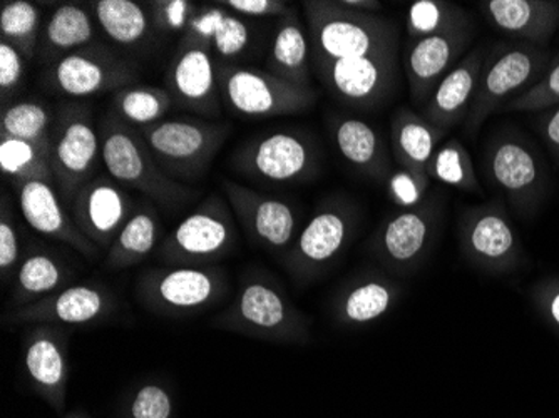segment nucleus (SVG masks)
Here are the masks:
<instances>
[{
	"mask_svg": "<svg viewBox=\"0 0 559 418\" xmlns=\"http://www.w3.org/2000/svg\"><path fill=\"white\" fill-rule=\"evenodd\" d=\"M301 5L313 69L326 93L354 109L388 103L397 86L394 22L342 8L338 0H307Z\"/></svg>",
	"mask_w": 559,
	"mask_h": 418,
	"instance_id": "nucleus-1",
	"label": "nucleus"
},
{
	"mask_svg": "<svg viewBox=\"0 0 559 418\" xmlns=\"http://www.w3.org/2000/svg\"><path fill=\"white\" fill-rule=\"evenodd\" d=\"M212 329L275 344H305L310 336L309 320L260 272L243 275L234 301L212 320Z\"/></svg>",
	"mask_w": 559,
	"mask_h": 418,
	"instance_id": "nucleus-2",
	"label": "nucleus"
},
{
	"mask_svg": "<svg viewBox=\"0 0 559 418\" xmlns=\"http://www.w3.org/2000/svg\"><path fill=\"white\" fill-rule=\"evenodd\" d=\"M100 159L109 176L122 187L133 188L153 203L176 207L194 196V190L169 178L147 150L138 129L108 112L99 126Z\"/></svg>",
	"mask_w": 559,
	"mask_h": 418,
	"instance_id": "nucleus-3",
	"label": "nucleus"
},
{
	"mask_svg": "<svg viewBox=\"0 0 559 418\" xmlns=\"http://www.w3.org/2000/svg\"><path fill=\"white\" fill-rule=\"evenodd\" d=\"M159 168L175 181H200L230 134V126L205 119H163L138 129Z\"/></svg>",
	"mask_w": 559,
	"mask_h": 418,
	"instance_id": "nucleus-4",
	"label": "nucleus"
},
{
	"mask_svg": "<svg viewBox=\"0 0 559 418\" xmlns=\"http://www.w3.org/2000/svg\"><path fill=\"white\" fill-rule=\"evenodd\" d=\"M237 238L230 204L213 194L166 235L156 260L163 266H213L234 253Z\"/></svg>",
	"mask_w": 559,
	"mask_h": 418,
	"instance_id": "nucleus-5",
	"label": "nucleus"
},
{
	"mask_svg": "<svg viewBox=\"0 0 559 418\" xmlns=\"http://www.w3.org/2000/svg\"><path fill=\"white\" fill-rule=\"evenodd\" d=\"M228 291L219 266H159L138 276L140 303L159 317L197 315L218 303Z\"/></svg>",
	"mask_w": 559,
	"mask_h": 418,
	"instance_id": "nucleus-6",
	"label": "nucleus"
},
{
	"mask_svg": "<svg viewBox=\"0 0 559 418\" xmlns=\"http://www.w3.org/2000/svg\"><path fill=\"white\" fill-rule=\"evenodd\" d=\"M549 55L543 47L520 43L499 46L488 55L466 118L467 134L474 136L483 122L514 97L542 80Z\"/></svg>",
	"mask_w": 559,
	"mask_h": 418,
	"instance_id": "nucleus-7",
	"label": "nucleus"
},
{
	"mask_svg": "<svg viewBox=\"0 0 559 418\" xmlns=\"http://www.w3.org/2000/svg\"><path fill=\"white\" fill-rule=\"evenodd\" d=\"M234 168L247 178L272 184L312 181L320 169L316 141L300 129L259 134L235 151Z\"/></svg>",
	"mask_w": 559,
	"mask_h": 418,
	"instance_id": "nucleus-8",
	"label": "nucleus"
},
{
	"mask_svg": "<svg viewBox=\"0 0 559 418\" xmlns=\"http://www.w3.org/2000/svg\"><path fill=\"white\" fill-rule=\"evenodd\" d=\"M222 103L243 118H278L309 111L317 103L312 86L301 87L280 80L269 71L218 64Z\"/></svg>",
	"mask_w": 559,
	"mask_h": 418,
	"instance_id": "nucleus-9",
	"label": "nucleus"
},
{
	"mask_svg": "<svg viewBox=\"0 0 559 418\" xmlns=\"http://www.w3.org/2000/svg\"><path fill=\"white\" fill-rule=\"evenodd\" d=\"M99 158V131L90 106L64 104L56 112L50 136V165L56 187L66 200L72 203L75 193L93 178Z\"/></svg>",
	"mask_w": 559,
	"mask_h": 418,
	"instance_id": "nucleus-10",
	"label": "nucleus"
},
{
	"mask_svg": "<svg viewBox=\"0 0 559 418\" xmlns=\"http://www.w3.org/2000/svg\"><path fill=\"white\" fill-rule=\"evenodd\" d=\"M357 223L354 204L330 198L298 232L287 253V268L298 282H309L332 265L347 247Z\"/></svg>",
	"mask_w": 559,
	"mask_h": 418,
	"instance_id": "nucleus-11",
	"label": "nucleus"
},
{
	"mask_svg": "<svg viewBox=\"0 0 559 418\" xmlns=\"http://www.w3.org/2000/svg\"><path fill=\"white\" fill-rule=\"evenodd\" d=\"M119 301L108 285L96 282L71 283L56 294L4 313L9 326L55 325L96 326L118 313Z\"/></svg>",
	"mask_w": 559,
	"mask_h": 418,
	"instance_id": "nucleus-12",
	"label": "nucleus"
},
{
	"mask_svg": "<svg viewBox=\"0 0 559 418\" xmlns=\"http://www.w3.org/2000/svg\"><path fill=\"white\" fill-rule=\"evenodd\" d=\"M43 81L61 96L84 99L131 86L138 81V71L108 47L91 44L47 65Z\"/></svg>",
	"mask_w": 559,
	"mask_h": 418,
	"instance_id": "nucleus-13",
	"label": "nucleus"
},
{
	"mask_svg": "<svg viewBox=\"0 0 559 418\" xmlns=\"http://www.w3.org/2000/svg\"><path fill=\"white\" fill-rule=\"evenodd\" d=\"M69 338L71 330L55 325H29L22 336L25 379L59 417L68 404Z\"/></svg>",
	"mask_w": 559,
	"mask_h": 418,
	"instance_id": "nucleus-14",
	"label": "nucleus"
},
{
	"mask_svg": "<svg viewBox=\"0 0 559 418\" xmlns=\"http://www.w3.org/2000/svg\"><path fill=\"white\" fill-rule=\"evenodd\" d=\"M166 91L181 108L206 118L222 112L218 64L203 40L187 33L181 37L175 58L166 74Z\"/></svg>",
	"mask_w": 559,
	"mask_h": 418,
	"instance_id": "nucleus-15",
	"label": "nucleus"
},
{
	"mask_svg": "<svg viewBox=\"0 0 559 418\" xmlns=\"http://www.w3.org/2000/svg\"><path fill=\"white\" fill-rule=\"evenodd\" d=\"M223 191L241 228L253 243L272 253H288L298 237V219L287 201L226 179Z\"/></svg>",
	"mask_w": 559,
	"mask_h": 418,
	"instance_id": "nucleus-16",
	"label": "nucleus"
},
{
	"mask_svg": "<svg viewBox=\"0 0 559 418\" xmlns=\"http://www.w3.org/2000/svg\"><path fill=\"white\" fill-rule=\"evenodd\" d=\"M134 210L133 201L118 182L105 176L91 178L71 203L72 219L100 253L111 248Z\"/></svg>",
	"mask_w": 559,
	"mask_h": 418,
	"instance_id": "nucleus-17",
	"label": "nucleus"
},
{
	"mask_svg": "<svg viewBox=\"0 0 559 418\" xmlns=\"http://www.w3.org/2000/svg\"><path fill=\"white\" fill-rule=\"evenodd\" d=\"M486 168L496 188L518 210L538 206L545 194L546 176L535 151L518 138L492 141L486 154Z\"/></svg>",
	"mask_w": 559,
	"mask_h": 418,
	"instance_id": "nucleus-18",
	"label": "nucleus"
},
{
	"mask_svg": "<svg viewBox=\"0 0 559 418\" xmlns=\"http://www.w3.org/2000/svg\"><path fill=\"white\" fill-rule=\"evenodd\" d=\"M17 191L19 207L25 223L43 237L64 243L86 260H97L100 250L91 243L83 231L78 228L72 216L66 212L55 182L31 179V181L14 182Z\"/></svg>",
	"mask_w": 559,
	"mask_h": 418,
	"instance_id": "nucleus-19",
	"label": "nucleus"
},
{
	"mask_svg": "<svg viewBox=\"0 0 559 418\" xmlns=\"http://www.w3.org/2000/svg\"><path fill=\"white\" fill-rule=\"evenodd\" d=\"M467 39L466 25L409 43L405 49L404 69L416 106L424 108L444 75L460 62Z\"/></svg>",
	"mask_w": 559,
	"mask_h": 418,
	"instance_id": "nucleus-20",
	"label": "nucleus"
},
{
	"mask_svg": "<svg viewBox=\"0 0 559 418\" xmlns=\"http://www.w3.org/2000/svg\"><path fill=\"white\" fill-rule=\"evenodd\" d=\"M486 58L485 47H476L464 56L438 84L420 116L444 133L466 119Z\"/></svg>",
	"mask_w": 559,
	"mask_h": 418,
	"instance_id": "nucleus-21",
	"label": "nucleus"
},
{
	"mask_svg": "<svg viewBox=\"0 0 559 418\" xmlns=\"http://www.w3.org/2000/svg\"><path fill=\"white\" fill-rule=\"evenodd\" d=\"M480 12L504 36L545 47L559 27V2L551 0H483Z\"/></svg>",
	"mask_w": 559,
	"mask_h": 418,
	"instance_id": "nucleus-22",
	"label": "nucleus"
},
{
	"mask_svg": "<svg viewBox=\"0 0 559 418\" xmlns=\"http://www.w3.org/2000/svg\"><path fill=\"white\" fill-rule=\"evenodd\" d=\"M436 201H423L413 207H405L382 225L377 238L380 256L395 266L413 265L426 251L436 222Z\"/></svg>",
	"mask_w": 559,
	"mask_h": 418,
	"instance_id": "nucleus-23",
	"label": "nucleus"
},
{
	"mask_svg": "<svg viewBox=\"0 0 559 418\" xmlns=\"http://www.w3.org/2000/svg\"><path fill=\"white\" fill-rule=\"evenodd\" d=\"M75 272L58 251L31 244L11 283V310L36 303L64 286L71 285Z\"/></svg>",
	"mask_w": 559,
	"mask_h": 418,
	"instance_id": "nucleus-24",
	"label": "nucleus"
},
{
	"mask_svg": "<svg viewBox=\"0 0 559 418\" xmlns=\"http://www.w3.org/2000/svg\"><path fill=\"white\" fill-rule=\"evenodd\" d=\"M445 136L448 133L435 128L407 106H402L392 116V153L405 171L429 176L430 163Z\"/></svg>",
	"mask_w": 559,
	"mask_h": 418,
	"instance_id": "nucleus-25",
	"label": "nucleus"
},
{
	"mask_svg": "<svg viewBox=\"0 0 559 418\" xmlns=\"http://www.w3.org/2000/svg\"><path fill=\"white\" fill-rule=\"evenodd\" d=\"M461 238L471 254L486 263L504 261L516 248L513 228L498 201L480 204L464 213Z\"/></svg>",
	"mask_w": 559,
	"mask_h": 418,
	"instance_id": "nucleus-26",
	"label": "nucleus"
},
{
	"mask_svg": "<svg viewBox=\"0 0 559 418\" xmlns=\"http://www.w3.org/2000/svg\"><path fill=\"white\" fill-rule=\"evenodd\" d=\"M332 136L345 162L376 181H388L391 175L388 150L373 126L359 118L338 116L332 122Z\"/></svg>",
	"mask_w": 559,
	"mask_h": 418,
	"instance_id": "nucleus-27",
	"label": "nucleus"
},
{
	"mask_svg": "<svg viewBox=\"0 0 559 418\" xmlns=\"http://www.w3.org/2000/svg\"><path fill=\"white\" fill-rule=\"evenodd\" d=\"M96 37L94 17L80 4H62L44 24L37 59L44 65L55 64L75 50L91 46Z\"/></svg>",
	"mask_w": 559,
	"mask_h": 418,
	"instance_id": "nucleus-28",
	"label": "nucleus"
},
{
	"mask_svg": "<svg viewBox=\"0 0 559 418\" xmlns=\"http://www.w3.org/2000/svg\"><path fill=\"white\" fill-rule=\"evenodd\" d=\"M310 50L309 34L305 33L304 25L294 9L280 17L273 34L270 47L266 71L280 80L297 86H310Z\"/></svg>",
	"mask_w": 559,
	"mask_h": 418,
	"instance_id": "nucleus-29",
	"label": "nucleus"
},
{
	"mask_svg": "<svg viewBox=\"0 0 559 418\" xmlns=\"http://www.w3.org/2000/svg\"><path fill=\"white\" fill-rule=\"evenodd\" d=\"M162 238V222L151 204L134 210L131 218L119 231L111 248L106 251L105 266L109 272H121L140 265L153 251L158 250Z\"/></svg>",
	"mask_w": 559,
	"mask_h": 418,
	"instance_id": "nucleus-30",
	"label": "nucleus"
},
{
	"mask_svg": "<svg viewBox=\"0 0 559 418\" xmlns=\"http://www.w3.org/2000/svg\"><path fill=\"white\" fill-rule=\"evenodd\" d=\"M187 33L193 34L212 49L219 59H235L250 46V27L247 22L228 11L212 8L191 17Z\"/></svg>",
	"mask_w": 559,
	"mask_h": 418,
	"instance_id": "nucleus-31",
	"label": "nucleus"
},
{
	"mask_svg": "<svg viewBox=\"0 0 559 418\" xmlns=\"http://www.w3.org/2000/svg\"><path fill=\"white\" fill-rule=\"evenodd\" d=\"M394 300L395 291L391 283L379 278L360 279L342 291L335 315L342 325H367L384 317Z\"/></svg>",
	"mask_w": 559,
	"mask_h": 418,
	"instance_id": "nucleus-32",
	"label": "nucleus"
},
{
	"mask_svg": "<svg viewBox=\"0 0 559 418\" xmlns=\"http://www.w3.org/2000/svg\"><path fill=\"white\" fill-rule=\"evenodd\" d=\"M94 19L112 43L133 47L144 43L151 34L147 9L133 0H96L91 4Z\"/></svg>",
	"mask_w": 559,
	"mask_h": 418,
	"instance_id": "nucleus-33",
	"label": "nucleus"
},
{
	"mask_svg": "<svg viewBox=\"0 0 559 418\" xmlns=\"http://www.w3.org/2000/svg\"><path fill=\"white\" fill-rule=\"evenodd\" d=\"M173 104L166 87L131 84L112 94L109 112L131 128L144 129L163 121Z\"/></svg>",
	"mask_w": 559,
	"mask_h": 418,
	"instance_id": "nucleus-34",
	"label": "nucleus"
},
{
	"mask_svg": "<svg viewBox=\"0 0 559 418\" xmlns=\"http://www.w3.org/2000/svg\"><path fill=\"white\" fill-rule=\"evenodd\" d=\"M56 112L40 100H14L2 108L0 136L29 143L50 144Z\"/></svg>",
	"mask_w": 559,
	"mask_h": 418,
	"instance_id": "nucleus-35",
	"label": "nucleus"
},
{
	"mask_svg": "<svg viewBox=\"0 0 559 418\" xmlns=\"http://www.w3.org/2000/svg\"><path fill=\"white\" fill-rule=\"evenodd\" d=\"M40 33L43 19L36 4L27 0H4L0 4V40L15 47L25 61L36 58Z\"/></svg>",
	"mask_w": 559,
	"mask_h": 418,
	"instance_id": "nucleus-36",
	"label": "nucleus"
},
{
	"mask_svg": "<svg viewBox=\"0 0 559 418\" xmlns=\"http://www.w3.org/2000/svg\"><path fill=\"white\" fill-rule=\"evenodd\" d=\"M0 169L12 179V184L31 179L56 184L50 165V144L0 136Z\"/></svg>",
	"mask_w": 559,
	"mask_h": 418,
	"instance_id": "nucleus-37",
	"label": "nucleus"
},
{
	"mask_svg": "<svg viewBox=\"0 0 559 418\" xmlns=\"http://www.w3.org/2000/svg\"><path fill=\"white\" fill-rule=\"evenodd\" d=\"M429 176L430 179H438V181L463 191V193H483L479 179H477L476 171H474L469 151L455 138L445 140L438 147L435 158L430 163Z\"/></svg>",
	"mask_w": 559,
	"mask_h": 418,
	"instance_id": "nucleus-38",
	"label": "nucleus"
},
{
	"mask_svg": "<svg viewBox=\"0 0 559 418\" xmlns=\"http://www.w3.org/2000/svg\"><path fill=\"white\" fill-rule=\"evenodd\" d=\"M467 19L460 5L444 2V0H417L407 11L405 29L409 43L435 36L445 31L466 27Z\"/></svg>",
	"mask_w": 559,
	"mask_h": 418,
	"instance_id": "nucleus-39",
	"label": "nucleus"
},
{
	"mask_svg": "<svg viewBox=\"0 0 559 418\" xmlns=\"http://www.w3.org/2000/svg\"><path fill=\"white\" fill-rule=\"evenodd\" d=\"M118 418H176L175 395L158 380H147L124 395Z\"/></svg>",
	"mask_w": 559,
	"mask_h": 418,
	"instance_id": "nucleus-40",
	"label": "nucleus"
},
{
	"mask_svg": "<svg viewBox=\"0 0 559 418\" xmlns=\"http://www.w3.org/2000/svg\"><path fill=\"white\" fill-rule=\"evenodd\" d=\"M556 106H559V56L549 61L538 83L511 99L502 111L538 112Z\"/></svg>",
	"mask_w": 559,
	"mask_h": 418,
	"instance_id": "nucleus-41",
	"label": "nucleus"
},
{
	"mask_svg": "<svg viewBox=\"0 0 559 418\" xmlns=\"http://www.w3.org/2000/svg\"><path fill=\"white\" fill-rule=\"evenodd\" d=\"M27 248L22 244L21 232L11 206L2 201L0 207V276L5 286L11 285Z\"/></svg>",
	"mask_w": 559,
	"mask_h": 418,
	"instance_id": "nucleus-42",
	"label": "nucleus"
},
{
	"mask_svg": "<svg viewBox=\"0 0 559 418\" xmlns=\"http://www.w3.org/2000/svg\"><path fill=\"white\" fill-rule=\"evenodd\" d=\"M24 72V56L11 44L0 40V96H2V108L11 104V99H14L15 93L21 87Z\"/></svg>",
	"mask_w": 559,
	"mask_h": 418,
	"instance_id": "nucleus-43",
	"label": "nucleus"
},
{
	"mask_svg": "<svg viewBox=\"0 0 559 418\" xmlns=\"http://www.w3.org/2000/svg\"><path fill=\"white\" fill-rule=\"evenodd\" d=\"M151 22H155L158 25V29L163 33H173V31L187 29L190 24L191 2L187 0H159V2H150Z\"/></svg>",
	"mask_w": 559,
	"mask_h": 418,
	"instance_id": "nucleus-44",
	"label": "nucleus"
},
{
	"mask_svg": "<svg viewBox=\"0 0 559 418\" xmlns=\"http://www.w3.org/2000/svg\"><path fill=\"white\" fill-rule=\"evenodd\" d=\"M429 179V176L416 175L401 168V171L389 179V193L399 206H416L423 203V194L427 190Z\"/></svg>",
	"mask_w": 559,
	"mask_h": 418,
	"instance_id": "nucleus-45",
	"label": "nucleus"
},
{
	"mask_svg": "<svg viewBox=\"0 0 559 418\" xmlns=\"http://www.w3.org/2000/svg\"><path fill=\"white\" fill-rule=\"evenodd\" d=\"M225 9L243 17H284L290 5L282 0H226Z\"/></svg>",
	"mask_w": 559,
	"mask_h": 418,
	"instance_id": "nucleus-46",
	"label": "nucleus"
},
{
	"mask_svg": "<svg viewBox=\"0 0 559 418\" xmlns=\"http://www.w3.org/2000/svg\"><path fill=\"white\" fill-rule=\"evenodd\" d=\"M539 131H542L551 153L555 154L556 158H559V106L552 108L548 115L543 116Z\"/></svg>",
	"mask_w": 559,
	"mask_h": 418,
	"instance_id": "nucleus-47",
	"label": "nucleus"
},
{
	"mask_svg": "<svg viewBox=\"0 0 559 418\" xmlns=\"http://www.w3.org/2000/svg\"><path fill=\"white\" fill-rule=\"evenodd\" d=\"M338 4L342 8L350 9V11L364 12V14H376L382 9V4L373 2V0H338Z\"/></svg>",
	"mask_w": 559,
	"mask_h": 418,
	"instance_id": "nucleus-48",
	"label": "nucleus"
},
{
	"mask_svg": "<svg viewBox=\"0 0 559 418\" xmlns=\"http://www.w3.org/2000/svg\"><path fill=\"white\" fill-rule=\"evenodd\" d=\"M548 308L549 315H551V319L555 320L556 325L559 326V291L549 298Z\"/></svg>",
	"mask_w": 559,
	"mask_h": 418,
	"instance_id": "nucleus-49",
	"label": "nucleus"
},
{
	"mask_svg": "<svg viewBox=\"0 0 559 418\" xmlns=\"http://www.w3.org/2000/svg\"><path fill=\"white\" fill-rule=\"evenodd\" d=\"M58 418H91V417L84 410H72V411H68V414L61 415V417H58Z\"/></svg>",
	"mask_w": 559,
	"mask_h": 418,
	"instance_id": "nucleus-50",
	"label": "nucleus"
}]
</instances>
